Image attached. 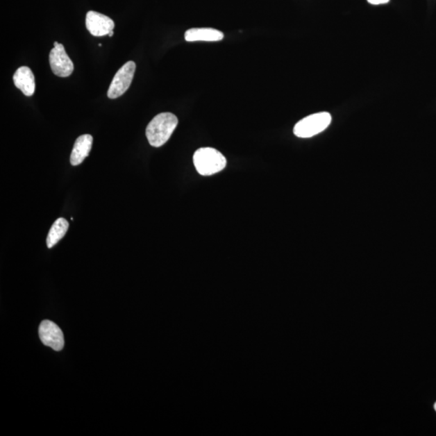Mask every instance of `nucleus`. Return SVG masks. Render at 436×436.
Instances as JSON below:
<instances>
[{
	"label": "nucleus",
	"instance_id": "f257e3e1",
	"mask_svg": "<svg viewBox=\"0 0 436 436\" xmlns=\"http://www.w3.org/2000/svg\"><path fill=\"white\" fill-rule=\"evenodd\" d=\"M178 123V118L171 112H162L153 117L146 131L151 146L160 147L165 145L176 130Z\"/></svg>",
	"mask_w": 436,
	"mask_h": 436
},
{
	"label": "nucleus",
	"instance_id": "f03ea898",
	"mask_svg": "<svg viewBox=\"0 0 436 436\" xmlns=\"http://www.w3.org/2000/svg\"><path fill=\"white\" fill-rule=\"evenodd\" d=\"M193 163L200 175L209 176L224 169L226 160L216 149L204 147L198 149L195 152L193 156Z\"/></svg>",
	"mask_w": 436,
	"mask_h": 436
},
{
	"label": "nucleus",
	"instance_id": "7ed1b4c3",
	"mask_svg": "<svg viewBox=\"0 0 436 436\" xmlns=\"http://www.w3.org/2000/svg\"><path fill=\"white\" fill-rule=\"evenodd\" d=\"M331 120L329 112L312 114L296 124L294 128V135L301 138L314 137L324 131L330 126Z\"/></svg>",
	"mask_w": 436,
	"mask_h": 436
},
{
	"label": "nucleus",
	"instance_id": "20e7f679",
	"mask_svg": "<svg viewBox=\"0 0 436 436\" xmlns=\"http://www.w3.org/2000/svg\"><path fill=\"white\" fill-rule=\"evenodd\" d=\"M136 71V64L130 61L124 65L114 76L108 91L109 99H117L125 93L131 87Z\"/></svg>",
	"mask_w": 436,
	"mask_h": 436
},
{
	"label": "nucleus",
	"instance_id": "39448f33",
	"mask_svg": "<svg viewBox=\"0 0 436 436\" xmlns=\"http://www.w3.org/2000/svg\"><path fill=\"white\" fill-rule=\"evenodd\" d=\"M53 49L49 53V64L52 72L59 77L70 76L74 71V64L66 53L63 44L57 42L53 43Z\"/></svg>",
	"mask_w": 436,
	"mask_h": 436
},
{
	"label": "nucleus",
	"instance_id": "423d86ee",
	"mask_svg": "<svg viewBox=\"0 0 436 436\" xmlns=\"http://www.w3.org/2000/svg\"><path fill=\"white\" fill-rule=\"evenodd\" d=\"M39 336L42 343L54 351H61L64 346V337L59 326L53 321L44 320L39 326Z\"/></svg>",
	"mask_w": 436,
	"mask_h": 436
},
{
	"label": "nucleus",
	"instance_id": "0eeeda50",
	"mask_svg": "<svg viewBox=\"0 0 436 436\" xmlns=\"http://www.w3.org/2000/svg\"><path fill=\"white\" fill-rule=\"evenodd\" d=\"M86 27L92 35L103 37L113 31L115 23L106 15L90 11L87 13Z\"/></svg>",
	"mask_w": 436,
	"mask_h": 436
},
{
	"label": "nucleus",
	"instance_id": "6e6552de",
	"mask_svg": "<svg viewBox=\"0 0 436 436\" xmlns=\"http://www.w3.org/2000/svg\"><path fill=\"white\" fill-rule=\"evenodd\" d=\"M13 82L19 90H21L26 97H32L35 92L36 84L35 77L28 67H22L15 72L13 76Z\"/></svg>",
	"mask_w": 436,
	"mask_h": 436
},
{
	"label": "nucleus",
	"instance_id": "1a4fd4ad",
	"mask_svg": "<svg viewBox=\"0 0 436 436\" xmlns=\"http://www.w3.org/2000/svg\"><path fill=\"white\" fill-rule=\"evenodd\" d=\"M188 42H219L224 38V33L211 28H193L188 29L185 34Z\"/></svg>",
	"mask_w": 436,
	"mask_h": 436
},
{
	"label": "nucleus",
	"instance_id": "9d476101",
	"mask_svg": "<svg viewBox=\"0 0 436 436\" xmlns=\"http://www.w3.org/2000/svg\"><path fill=\"white\" fill-rule=\"evenodd\" d=\"M93 137L90 135H83L77 138L71 155L72 166H78L89 156L92 147Z\"/></svg>",
	"mask_w": 436,
	"mask_h": 436
},
{
	"label": "nucleus",
	"instance_id": "9b49d317",
	"mask_svg": "<svg viewBox=\"0 0 436 436\" xmlns=\"http://www.w3.org/2000/svg\"><path fill=\"white\" fill-rule=\"evenodd\" d=\"M68 229L69 223L65 218H58L49 231L47 240L48 249H52L53 246H56L65 236Z\"/></svg>",
	"mask_w": 436,
	"mask_h": 436
},
{
	"label": "nucleus",
	"instance_id": "f8f14e48",
	"mask_svg": "<svg viewBox=\"0 0 436 436\" xmlns=\"http://www.w3.org/2000/svg\"><path fill=\"white\" fill-rule=\"evenodd\" d=\"M368 2L374 5L385 4L389 2V0H368Z\"/></svg>",
	"mask_w": 436,
	"mask_h": 436
},
{
	"label": "nucleus",
	"instance_id": "ddd939ff",
	"mask_svg": "<svg viewBox=\"0 0 436 436\" xmlns=\"http://www.w3.org/2000/svg\"><path fill=\"white\" fill-rule=\"evenodd\" d=\"M113 34H114V32L112 31V32L109 33L108 36L112 37L113 36Z\"/></svg>",
	"mask_w": 436,
	"mask_h": 436
},
{
	"label": "nucleus",
	"instance_id": "4468645a",
	"mask_svg": "<svg viewBox=\"0 0 436 436\" xmlns=\"http://www.w3.org/2000/svg\"><path fill=\"white\" fill-rule=\"evenodd\" d=\"M434 408H435V411H436V403H435V405H434Z\"/></svg>",
	"mask_w": 436,
	"mask_h": 436
}]
</instances>
